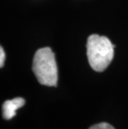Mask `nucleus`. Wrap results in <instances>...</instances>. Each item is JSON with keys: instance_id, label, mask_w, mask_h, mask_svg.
<instances>
[{"instance_id": "1", "label": "nucleus", "mask_w": 128, "mask_h": 129, "mask_svg": "<svg viewBox=\"0 0 128 129\" xmlns=\"http://www.w3.org/2000/svg\"><path fill=\"white\" fill-rule=\"evenodd\" d=\"M114 46L105 36L92 34L87 43V54L92 68L97 72H102L112 61Z\"/></svg>"}, {"instance_id": "2", "label": "nucleus", "mask_w": 128, "mask_h": 129, "mask_svg": "<svg viewBox=\"0 0 128 129\" xmlns=\"http://www.w3.org/2000/svg\"><path fill=\"white\" fill-rule=\"evenodd\" d=\"M32 71L41 84L56 87L58 83V67L55 55L50 48L38 49L33 57Z\"/></svg>"}, {"instance_id": "3", "label": "nucleus", "mask_w": 128, "mask_h": 129, "mask_svg": "<svg viewBox=\"0 0 128 129\" xmlns=\"http://www.w3.org/2000/svg\"><path fill=\"white\" fill-rule=\"evenodd\" d=\"M25 104V100L22 98H16L7 100L3 104V117L4 119H12L16 115V111Z\"/></svg>"}, {"instance_id": "4", "label": "nucleus", "mask_w": 128, "mask_h": 129, "mask_svg": "<svg viewBox=\"0 0 128 129\" xmlns=\"http://www.w3.org/2000/svg\"><path fill=\"white\" fill-rule=\"evenodd\" d=\"M89 129H115L112 126L107 122H101L98 124L92 126Z\"/></svg>"}, {"instance_id": "5", "label": "nucleus", "mask_w": 128, "mask_h": 129, "mask_svg": "<svg viewBox=\"0 0 128 129\" xmlns=\"http://www.w3.org/2000/svg\"><path fill=\"white\" fill-rule=\"evenodd\" d=\"M4 59H5V53H4V51L3 48L1 47L0 48V67L3 68L4 63Z\"/></svg>"}]
</instances>
